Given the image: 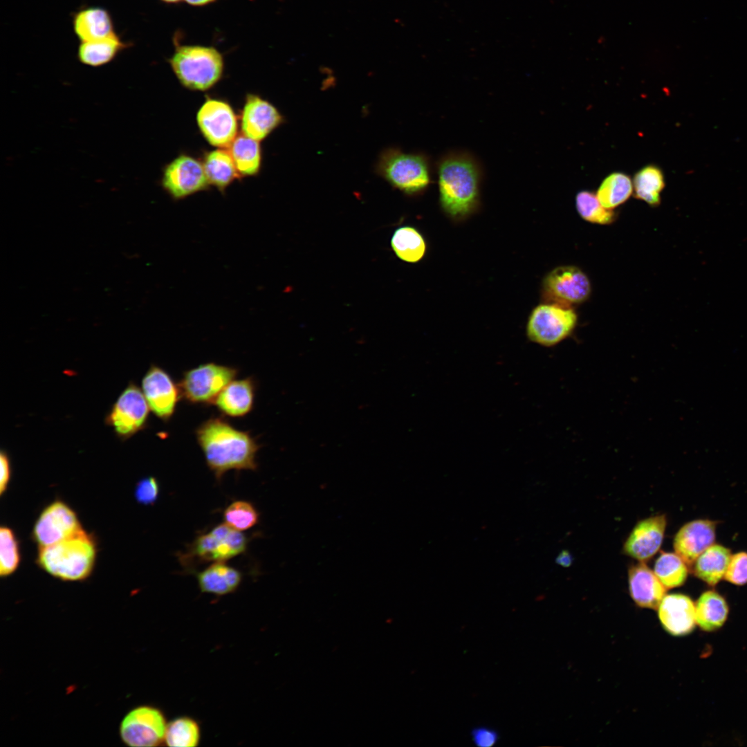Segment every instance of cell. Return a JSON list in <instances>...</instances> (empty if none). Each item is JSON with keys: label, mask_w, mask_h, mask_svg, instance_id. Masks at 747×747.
Here are the masks:
<instances>
[{"label": "cell", "mask_w": 747, "mask_h": 747, "mask_svg": "<svg viewBox=\"0 0 747 747\" xmlns=\"http://www.w3.org/2000/svg\"><path fill=\"white\" fill-rule=\"evenodd\" d=\"M195 436L217 481L230 470H257V453L261 445L250 432L236 428L221 417L212 416L197 427Z\"/></svg>", "instance_id": "cell-1"}, {"label": "cell", "mask_w": 747, "mask_h": 747, "mask_svg": "<svg viewBox=\"0 0 747 747\" xmlns=\"http://www.w3.org/2000/svg\"><path fill=\"white\" fill-rule=\"evenodd\" d=\"M439 201L443 212L454 220L472 214L479 203L481 167L465 151H452L437 163Z\"/></svg>", "instance_id": "cell-2"}, {"label": "cell", "mask_w": 747, "mask_h": 747, "mask_svg": "<svg viewBox=\"0 0 747 747\" xmlns=\"http://www.w3.org/2000/svg\"><path fill=\"white\" fill-rule=\"evenodd\" d=\"M95 557L94 540L82 529L61 542L40 547L37 561L51 575L62 580L76 581L90 575Z\"/></svg>", "instance_id": "cell-3"}, {"label": "cell", "mask_w": 747, "mask_h": 747, "mask_svg": "<svg viewBox=\"0 0 747 747\" xmlns=\"http://www.w3.org/2000/svg\"><path fill=\"white\" fill-rule=\"evenodd\" d=\"M169 62L186 88L205 91L221 79L224 67L221 53L213 46L176 45Z\"/></svg>", "instance_id": "cell-4"}, {"label": "cell", "mask_w": 747, "mask_h": 747, "mask_svg": "<svg viewBox=\"0 0 747 747\" xmlns=\"http://www.w3.org/2000/svg\"><path fill=\"white\" fill-rule=\"evenodd\" d=\"M376 172L394 188L410 196L424 192L431 183L427 157L396 148L382 151L376 163Z\"/></svg>", "instance_id": "cell-5"}, {"label": "cell", "mask_w": 747, "mask_h": 747, "mask_svg": "<svg viewBox=\"0 0 747 747\" xmlns=\"http://www.w3.org/2000/svg\"><path fill=\"white\" fill-rule=\"evenodd\" d=\"M248 543L245 534L223 523L198 535L178 558L187 567L193 563L226 562L243 553Z\"/></svg>", "instance_id": "cell-6"}, {"label": "cell", "mask_w": 747, "mask_h": 747, "mask_svg": "<svg viewBox=\"0 0 747 747\" xmlns=\"http://www.w3.org/2000/svg\"><path fill=\"white\" fill-rule=\"evenodd\" d=\"M238 369L206 362L183 372L178 385L182 398L193 405H213L220 392L236 378Z\"/></svg>", "instance_id": "cell-7"}, {"label": "cell", "mask_w": 747, "mask_h": 747, "mask_svg": "<svg viewBox=\"0 0 747 747\" xmlns=\"http://www.w3.org/2000/svg\"><path fill=\"white\" fill-rule=\"evenodd\" d=\"M577 322V314L571 307L548 302L541 304L532 311L528 317L526 335L534 343L546 347H554L571 335Z\"/></svg>", "instance_id": "cell-8"}, {"label": "cell", "mask_w": 747, "mask_h": 747, "mask_svg": "<svg viewBox=\"0 0 747 747\" xmlns=\"http://www.w3.org/2000/svg\"><path fill=\"white\" fill-rule=\"evenodd\" d=\"M149 411L142 389L130 382L118 396L105 421L119 438L127 439L146 427Z\"/></svg>", "instance_id": "cell-9"}, {"label": "cell", "mask_w": 747, "mask_h": 747, "mask_svg": "<svg viewBox=\"0 0 747 747\" xmlns=\"http://www.w3.org/2000/svg\"><path fill=\"white\" fill-rule=\"evenodd\" d=\"M591 286L587 275L573 266H558L544 277L542 296L548 303L571 307L585 302Z\"/></svg>", "instance_id": "cell-10"}, {"label": "cell", "mask_w": 747, "mask_h": 747, "mask_svg": "<svg viewBox=\"0 0 747 747\" xmlns=\"http://www.w3.org/2000/svg\"><path fill=\"white\" fill-rule=\"evenodd\" d=\"M141 387L150 410L160 420L170 421L182 398L178 383L163 368L151 365L142 378Z\"/></svg>", "instance_id": "cell-11"}, {"label": "cell", "mask_w": 747, "mask_h": 747, "mask_svg": "<svg viewBox=\"0 0 747 747\" xmlns=\"http://www.w3.org/2000/svg\"><path fill=\"white\" fill-rule=\"evenodd\" d=\"M199 129L207 141L218 147H229L237 137V116L225 101L208 99L196 115Z\"/></svg>", "instance_id": "cell-12"}, {"label": "cell", "mask_w": 747, "mask_h": 747, "mask_svg": "<svg viewBox=\"0 0 747 747\" xmlns=\"http://www.w3.org/2000/svg\"><path fill=\"white\" fill-rule=\"evenodd\" d=\"M166 726L160 710L141 706L124 717L120 726V735L122 741L130 746H154L165 738Z\"/></svg>", "instance_id": "cell-13"}, {"label": "cell", "mask_w": 747, "mask_h": 747, "mask_svg": "<svg viewBox=\"0 0 747 747\" xmlns=\"http://www.w3.org/2000/svg\"><path fill=\"white\" fill-rule=\"evenodd\" d=\"M161 184L174 199H181L206 189L210 183L203 164L182 154L165 167Z\"/></svg>", "instance_id": "cell-14"}, {"label": "cell", "mask_w": 747, "mask_h": 747, "mask_svg": "<svg viewBox=\"0 0 747 747\" xmlns=\"http://www.w3.org/2000/svg\"><path fill=\"white\" fill-rule=\"evenodd\" d=\"M82 529L75 513L64 502L57 501L40 514L33 537L39 547H44L68 538Z\"/></svg>", "instance_id": "cell-15"}, {"label": "cell", "mask_w": 747, "mask_h": 747, "mask_svg": "<svg viewBox=\"0 0 747 747\" xmlns=\"http://www.w3.org/2000/svg\"><path fill=\"white\" fill-rule=\"evenodd\" d=\"M666 524L665 515L652 516L638 522L624 544V553L639 562L649 560L662 544Z\"/></svg>", "instance_id": "cell-16"}, {"label": "cell", "mask_w": 747, "mask_h": 747, "mask_svg": "<svg viewBox=\"0 0 747 747\" xmlns=\"http://www.w3.org/2000/svg\"><path fill=\"white\" fill-rule=\"evenodd\" d=\"M283 122V117L271 103L254 94H248L241 116L243 134L260 141Z\"/></svg>", "instance_id": "cell-17"}, {"label": "cell", "mask_w": 747, "mask_h": 747, "mask_svg": "<svg viewBox=\"0 0 747 747\" xmlns=\"http://www.w3.org/2000/svg\"><path fill=\"white\" fill-rule=\"evenodd\" d=\"M716 522L708 519L694 520L684 524L674 540V548L686 564H694L697 558L714 544Z\"/></svg>", "instance_id": "cell-18"}, {"label": "cell", "mask_w": 747, "mask_h": 747, "mask_svg": "<svg viewBox=\"0 0 747 747\" xmlns=\"http://www.w3.org/2000/svg\"><path fill=\"white\" fill-rule=\"evenodd\" d=\"M658 618L672 636L690 633L696 625L695 605L687 596L673 593L665 596L658 605Z\"/></svg>", "instance_id": "cell-19"}, {"label": "cell", "mask_w": 747, "mask_h": 747, "mask_svg": "<svg viewBox=\"0 0 747 747\" xmlns=\"http://www.w3.org/2000/svg\"><path fill=\"white\" fill-rule=\"evenodd\" d=\"M257 382L253 377L234 379L220 392L214 404L221 414L243 417L253 409Z\"/></svg>", "instance_id": "cell-20"}, {"label": "cell", "mask_w": 747, "mask_h": 747, "mask_svg": "<svg viewBox=\"0 0 747 747\" xmlns=\"http://www.w3.org/2000/svg\"><path fill=\"white\" fill-rule=\"evenodd\" d=\"M628 583L632 600L640 607L656 609L665 596L666 588L643 562L629 569Z\"/></svg>", "instance_id": "cell-21"}, {"label": "cell", "mask_w": 747, "mask_h": 747, "mask_svg": "<svg viewBox=\"0 0 747 747\" xmlns=\"http://www.w3.org/2000/svg\"><path fill=\"white\" fill-rule=\"evenodd\" d=\"M73 27L82 42L101 39L116 33L110 13L101 7H89L76 12Z\"/></svg>", "instance_id": "cell-22"}, {"label": "cell", "mask_w": 747, "mask_h": 747, "mask_svg": "<svg viewBox=\"0 0 747 747\" xmlns=\"http://www.w3.org/2000/svg\"><path fill=\"white\" fill-rule=\"evenodd\" d=\"M199 587L203 593L218 596L234 591L239 586L242 574L225 562H213L196 573Z\"/></svg>", "instance_id": "cell-23"}, {"label": "cell", "mask_w": 747, "mask_h": 747, "mask_svg": "<svg viewBox=\"0 0 747 747\" xmlns=\"http://www.w3.org/2000/svg\"><path fill=\"white\" fill-rule=\"evenodd\" d=\"M730 557L728 548L712 544L694 561V573L708 585L714 586L724 577Z\"/></svg>", "instance_id": "cell-24"}, {"label": "cell", "mask_w": 747, "mask_h": 747, "mask_svg": "<svg viewBox=\"0 0 747 747\" xmlns=\"http://www.w3.org/2000/svg\"><path fill=\"white\" fill-rule=\"evenodd\" d=\"M127 46V43L122 42L115 33L101 39L82 42L78 48L77 58L85 65L100 66L111 62Z\"/></svg>", "instance_id": "cell-25"}, {"label": "cell", "mask_w": 747, "mask_h": 747, "mask_svg": "<svg viewBox=\"0 0 747 747\" xmlns=\"http://www.w3.org/2000/svg\"><path fill=\"white\" fill-rule=\"evenodd\" d=\"M728 614L726 601L713 590L702 593L695 605L696 622L704 631H711L721 627Z\"/></svg>", "instance_id": "cell-26"}, {"label": "cell", "mask_w": 747, "mask_h": 747, "mask_svg": "<svg viewBox=\"0 0 747 747\" xmlns=\"http://www.w3.org/2000/svg\"><path fill=\"white\" fill-rule=\"evenodd\" d=\"M229 147L239 175L254 176L259 172L261 149L258 140L242 134L237 136Z\"/></svg>", "instance_id": "cell-27"}, {"label": "cell", "mask_w": 747, "mask_h": 747, "mask_svg": "<svg viewBox=\"0 0 747 747\" xmlns=\"http://www.w3.org/2000/svg\"><path fill=\"white\" fill-rule=\"evenodd\" d=\"M210 184L221 191L239 176L229 151L216 149L208 153L203 163Z\"/></svg>", "instance_id": "cell-28"}, {"label": "cell", "mask_w": 747, "mask_h": 747, "mask_svg": "<svg viewBox=\"0 0 747 747\" xmlns=\"http://www.w3.org/2000/svg\"><path fill=\"white\" fill-rule=\"evenodd\" d=\"M665 187L664 176L661 169L649 165L638 171L633 179L634 197L652 207L659 205L661 192Z\"/></svg>", "instance_id": "cell-29"}, {"label": "cell", "mask_w": 747, "mask_h": 747, "mask_svg": "<svg viewBox=\"0 0 747 747\" xmlns=\"http://www.w3.org/2000/svg\"><path fill=\"white\" fill-rule=\"evenodd\" d=\"M391 246L396 255L408 263H416L424 257L425 241L418 230L412 226L397 228L391 239Z\"/></svg>", "instance_id": "cell-30"}, {"label": "cell", "mask_w": 747, "mask_h": 747, "mask_svg": "<svg viewBox=\"0 0 747 747\" xmlns=\"http://www.w3.org/2000/svg\"><path fill=\"white\" fill-rule=\"evenodd\" d=\"M632 193L633 183L629 176L622 172H614L603 180L596 196L605 208L614 210L624 203Z\"/></svg>", "instance_id": "cell-31"}, {"label": "cell", "mask_w": 747, "mask_h": 747, "mask_svg": "<svg viewBox=\"0 0 747 747\" xmlns=\"http://www.w3.org/2000/svg\"><path fill=\"white\" fill-rule=\"evenodd\" d=\"M654 572L665 588L672 589L685 582L688 569L678 554L664 552L656 560Z\"/></svg>", "instance_id": "cell-32"}, {"label": "cell", "mask_w": 747, "mask_h": 747, "mask_svg": "<svg viewBox=\"0 0 747 747\" xmlns=\"http://www.w3.org/2000/svg\"><path fill=\"white\" fill-rule=\"evenodd\" d=\"M577 211L584 221L599 225L612 223L617 216L614 210L605 208L594 193L581 191L575 197Z\"/></svg>", "instance_id": "cell-33"}, {"label": "cell", "mask_w": 747, "mask_h": 747, "mask_svg": "<svg viewBox=\"0 0 747 747\" xmlns=\"http://www.w3.org/2000/svg\"><path fill=\"white\" fill-rule=\"evenodd\" d=\"M199 739L200 730L199 725L190 718L180 717L176 719L166 726L165 740L169 746H196Z\"/></svg>", "instance_id": "cell-34"}, {"label": "cell", "mask_w": 747, "mask_h": 747, "mask_svg": "<svg viewBox=\"0 0 747 747\" xmlns=\"http://www.w3.org/2000/svg\"><path fill=\"white\" fill-rule=\"evenodd\" d=\"M224 523L240 531L248 530L259 522V514L255 506L245 500H237L223 511Z\"/></svg>", "instance_id": "cell-35"}, {"label": "cell", "mask_w": 747, "mask_h": 747, "mask_svg": "<svg viewBox=\"0 0 747 747\" xmlns=\"http://www.w3.org/2000/svg\"><path fill=\"white\" fill-rule=\"evenodd\" d=\"M20 561L18 542L13 531L6 526L0 529V575L7 576L17 568Z\"/></svg>", "instance_id": "cell-36"}, {"label": "cell", "mask_w": 747, "mask_h": 747, "mask_svg": "<svg viewBox=\"0 0 747 747\" xmlns=\"http://www.w3.org/2000/svg\"><path fill=\"white\" fill-rule=\"evenodd\" d=\"M724 578L736 585L747 584L746 552H739L731 555Z\"/></svg>", "instance_id": "cell-37"}, {"label": "cell", "mask_w": 747, "mask_h": 747, "mask_svg": "<svg viewBox=\"0 0 747 747\" xmlns=\"http://www.w3.org/2000/svg\"><path fill=\"white\" fill-rule=\"evenodd\" d=\"M160 486L154 477L140 479L136 486L134 496L137 501L144 505L154 504L159 495Z\"/></svg>", "instance_id": "cell-38"}, {"label": "cell", "mask_w": 747, "mask_h": 747, "mask_svg": "<svg viewBox=\"0 0 747 747\" xmlns=\"http://www.w3.org/2000/svg\"><path fill=\"white\" fill-rule=\"evenodd\" d=\"M471 735L474 743L479 747H491L498 740L497 732L488 728H476L472 730Z\"/></svg>", "instance_id": "cell-39"}, {"label": "cell", "mask_w": 747, "mask_h": 747, "mask_svg": "<svg viewBox=\"0 0 747 747\" xmlns=\"http://www.w3.org/2000/svg\"><path fill=\"white\" fill-rule=\"evenodd\" d=\"M0 493L2 495L6 490L10 477V463L7 453L1 451L0 454Z\"/></svg>", "instance_id": "cell-40"}, {"label": "cell", "mask_w": 747, "mask_h": 747, "mask_svg": "<svg viewBox=\"0 0 747 747\" xmlns=\"http://www.w3.org/2000/svg\"><path fill=\"white\" fill-rule=\"evenodd\" d=\"M555 561L557 564L567 567L571 564L572 557L568 551H562L558 554Z\"/></svg>", "instance_id": "cell-41"}, {"label": "cell", "mask_w": 747, "mask_h": 747, "mask_svg": "<svg viewBox=\"0 0 747 747\" xmlns=\"http://www.w3.org/2000/svg\"><path fill=\"white\" fill-rule=\"evenodd\" d=\"M187 3L194 6H202L210 4L216 0H184Z\"/></svg>", "instance_id": "cell-42"}, {"label": "cell", "mask_w": 747, "mask_h": 747, "mask_svg": "<svg viewBox=\"0 0 747 747\" xmlns=\"http://www.w3.org/2000/svg\"><path fill=\"white\" fill-rule=\"evenodd\" d=\"M160 1H162L163 2H165V3H176L180 2L181 0H160Z\"/></svg>", "instance_id": "cell-43"}]
</instances>
